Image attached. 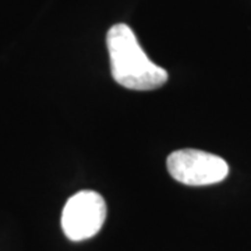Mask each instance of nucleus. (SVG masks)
<instances>
[{
    "mask_svg": "<svg viewBox=\"0 0 251 251\" xmlns=\"http://www.w3.org/2000/svg\"><path fill=\"white\" fill-rule=\"evenodd\" d=\"M106 45L112 75L122 87L151 91L168 81V72L147 56L134 31L127 24H115L109 29Z\"/></svg>",
    "mask_w": 251,
    "mask_h": 251,
    "instance_id": "nucleus-1",
    "label": "nucleus"
},
{
    "mask_svg": "<svg viewBox=\"0 0 251 251\" xmlns=\"http://www.w3.org/2000/svg\"><path fill=\"white\" fill-rule=\"evenodd\" d=\"M106 219L103 197L91 190H82L69 198L62 212V229L72 242L94 237Z\"/></svg>",
    "mask_w": 251,
    "mask_h": 251,
    "instance_id": "nucleus-2",
    "label": "nucleus"
},
{
    "mask_svg": "<svg viewBox=\"0 0 251 251\" xmlns=\"http://www.w3.org/2000/svg\"><path fill=\"white\" fill-rule=\"evenodd\" d=\"M168 171L186 186H209L226 179L229 166L225 159L200 150H179L169 155Z\"/></svg>",
    "mask_w": 251,
    "mask_h": 251,
    "instance_id": "nucleus-3",
    "label": "nucleus"
}]
</instances>
